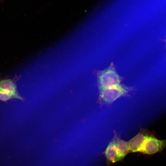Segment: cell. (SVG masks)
I'll return each mask as SVG.
<instances>
[{
	"label": "cell",
	"mask_w": 166,
	"mask_h": 166,
	"mask_svg": "<svg viewBox=\"0 0 166 166\" xmlns=\"http://www.w3.org/2000/svg\"><path fill=\"white\" fill-rule=\"evenodd\" d=\"M121 77L117 74L113 65L100 71L97 75V81L99 90L119 85Z\"/></svg>",
	"instance_id": "cell-1"
},
{
	"label": "cell",
	"mask_w": 166,
	"mask_h": 166,
	"mask_svg": "<svg viewBox=\"0 0 166 166\" xmlns=\"http://www.w3.org/2000/svg\"><path fill=\"white\" fill-rule=\"evenodd\" d=\"M131 88L120 84L105 89L99 90V100L104 104H110L118 98L126 94Z\"/></svg>",
	"instance_id": "cell-2"
},
{
	"label": "cell",
	"mask_w": 166,
	"mask_h": 166,
	"mask_svg": "<svg viewBox=\"0 0 166 166\" xmlns=\"http://www.w3.org/2000/svg\"><path fill=\"white\" fill-rule=\"evenodd\" d=\"M166 146V140H158L149 136L144 141L140 152L148 155L153 154L161 151Z\"/></svg>",
	"instance_id": "cell-3"
},
{
	"label": "cell",
	"mask_w": 166,
	"mask_h": 166,
	"mask_svg": "<svg viewBox=\"0 0 166 166\" xmlns=\"http://www.w3.org/2000/svg\"><path fill=\"white\" fill-rule=\"evenodd\" d=\"M0 91L13 96L14 99L23 100L18 93L16 82L14 80L5 79L0 81Z\"/></svg>",
	"instance_id": "cell-4"
},
{
	"label": "cell",
	"mask_w": 166,
	"mask_h": 166,
	"mask_svg": "<svg viewBox=\"0 0 166 166\" xmlns=\"http://www.w3.org/2000/svg\"><path fill=\"white\" fill-rule=\"evenodd\" d=\"M150 135L145 131L140 132L128 142L129 152H140L146 139Z\"/></svg>",
	"instance_id": "cell-5"
},
{
	"label": "cell",
	"mask_w": 166,
	"mask_h": 166,
	"mask_svg": "<svg viewBox=\"0 0 166 166\" xmlns=\"http://www.w3.org/2000/svg\"><path fill=\"white\" fill-rule=\"evenodd\" d=\"M118 137L115 135L113 139L109 144L105 151L107 161L106 166L116 162V143Z\"/></svg>",
	"instance_id": "cell-6"
},
{
	"label": "cell",
	"mask_w": 166,
	"mask_h": 166,
	"mask_svg": "<svg viewBox=\"0 0 166 166\" xmlns=\"http://www.w3.org/2000/svg\"><path fill=\"white\" fill-rule=\"evenodd\" d=\"M129 152L128 142L118 138L116 143V162L123 159Z\"/></svg>",
	"instance_id": "cell-7"
},
{
	"label": "cell",
	"mask_w": 166,
	"mask_h": 166,
	"mask_svg": "<svg viewBox=\"0 0 166 166\" xmlns=\"http://www.w3.org/2000/svg\"><path fill=\"white\" fill-rule=\"evenodd\" d=\"M12 99H14L13 96L0 91V100L6 101Z\"/></svg>",
	"instance_id": "cell-8"
},
{
	"label": "cell",
	"mask_w": 166,
	"mask_h": 166,
	"mask_svg": "<svg viewBox=\"0 0 166 166\" xmlns=\"http://www.w3.org/2000/svg\"><path fill=\"white\" fill-rule=\"evenodd\" d=\"M163 41L164 42V45L165 46V48L166 49V36L164 38V39Z\"/></svg>",
	"instance_id": "cell-9"
}]
</instances>
